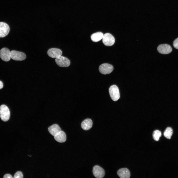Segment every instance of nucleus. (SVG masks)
<instances>
[{"mask_svg":"<svg viewBox=\"0 0 178 178\" xmlns=\"http://www.w3.org/2000/svg\"><path fill=\"white\" fill-rule=\"evenodd\" d=\"M10 111L7 106L2 105L0 106V117L3 121H8L10 118Z\"/></svg>","mask_w":178,"mask_h":178,"instance_id":"f257e3e1","label":"nucleus"},{"mask_svg":"<svg viewBox=\"0 0 178 178\" xmlns=\"http://www.w3.org/2000/svg\"><path fill=\"white\" fill-rule=\"evenodd\" d=\"M109 91L110 97L113 101H116L119 98V92L117 86L115 85L111 86L109 89Z\"/></svg>","mask_w":178,"mask_h":178,"instance_id":"f03ea898","label":"nucleus"},{"mask_svg":"<svg viewBox=\"0 0 178 178\" xmlns=\"http://www.w3.org/2000/svg\"><path fill=\"white\" fill-rule=\"evenodd\" d=\"M103 43L105 45L110 46L113 45L115 42L114 37L111 34L107 33L103 35L102 38Z\"/></svg>","mask_w":178,"mask_h":178,"instance_id":"7ed1b4c3","label":"nucleus"},{"mask_svg":"<svg viewBox=\"0 0 178 178\" xmlns=\"http://www.w3.org/2000/svg\"><path fill=\"white\" fill-rule=\"evenodd\" d=\"M11 58L16 61H22L26 58V55L23 52L13 50L10 51Z\"/></svg>","mask_w":178,"mask_h":178,"instance_id":"20e7f679","label":"nucleus"},{"mask_svg":"<svg viewBox=\"0 0 178 178\" xmlns=\"http://www.w3.org/2000/svg\"><path fill=\"white\" fill-rule=\"evenodd\" d=\"M55 61L57 65L60 67H67L70 64V61L67 58L61 56L56 58Z\"/></svg>","mask_w":178,"mask_h":178,"instance_id":"39448f33","label":"nucleus"},{"mask_svg":"<svg viewBox=\"0 0 178 178\" xmlns=\"http://www.w3.org/2000/svg\"><path fill=\"white\" fill-rule=\"evenodd\" d=\"M113 67L111 65L104 63L100 65L99 67V70L100 72L103 74H109L113 70Z\"/></svg>","mask_w":178,"mask_h":178,"instance_id":"423d86ee","label":"nucleus"},{"mask_svg":"<svg viewBox=\"0 0 178 178\" xmlns=\"http://www.w3.org/2000/svg\"><path fill=\"white\" fill-rule=\"evenodd\" d=\"M10 31L9 25L3 22H0V37L3 38L6 36Z\"/></svg>","mask_w":178,"mask_h":178,"instance_id":"0eeeda50","label":"nucleus"},{"mask_svg":"<svg viewBox=\"0 0 178 178\" xmlns=\"http://www.w3.org/2000/svg\"><path fill=\"white\" fill-rule=\"evenodd\" d=\"M93 173L94 176L97 178H102L105 175V172L104 169L98 165H95L93 167Z\"/></svg>","mask_w":178,"mask_h":178,"instance_id":"6e6552de","label":"nucleus"},{"mask_svg":"<svg viewBox=\"0 0 178 178\" xmlns=\"http://www.w3.org/2000/svg\"><path fill=\"white\" fill-rule=\"evenodd\" d=\"M0 57L5 61H9L11 58L10 52L7 48H3L0 51Z\"/></svg>","mask_w":178,"mask_h":178,"instance_id":"1a4fd4ad","label":"nucleus"},{"mask_svg":"<svg viewBox=\"0 0 178 178\" xmlns=\"http://www.w3.org/2000/svg\"><path fill=\"white\" fill-rule=\"evenodd\" d=\"M157 50L159 53L163 54L169 53L172 50L171 47L167 44H161L159 45L157 48Z\"/></svg>","mask_w":178,"mask_h":178,"instance_id":"9d476101","label":"nucleus"},{"mask_svg":"<svg viewBox=\"0 0 178 178\" xmlns=\"http://www.w3.org/2000/svg\"><path fill=\"white\" fill-rule=\"evenodd\" d=\"M47 53L48 55L51 57L56 58L61 55L62 52L59 49L52 48L48 50Z\"/></svg>","mask_w":178,"mask_h":178,"instance_id":"9b49d317","label":"nucleus"},{"mask_svg":"<svg viewBox=\"0 0 178 178\" xmlns=\"http://www.w3.org/2000/svg\"><path fill=\"white\" fill-rule=\"evenodd\" d=\"M118 176L121 178H129L130 176V173L129 170L126 168L119 169L117 172Z\"/></svg>","mask_w":178,"mask_h":178,"instance_id":"f8f14e48","label":"nucleus"},{"mask_svg":"<svg viewBox=\"0 0 178 178\" xmlns=\"http://www.w3.org/2000/svg\"><path fill=\"white\" fill-rule=\"evenodd\" d=\"M48 130L50 133L54 136L61 131V128L57 124H54L49 127Z\"/></svg>","mask_w":178,"mask_h":178,"instance_id":"ddd939ff","label":"nucleus"},{"mask_svg":"<svg viewBox=\"0 0 178 178\" xmlns=\"http://www.w3.org/2000/svg\"><path fill=\"white\" fill-rule=\"evenodd\" d=\"M54 136L55 140L60 143L65 142L66 139V136L65 133L64 132L62 131Z\"/></svg>","mask_w":178,"mask_h":178,"instance_id":"4468645a","label":"nucleus"},{"mask_svg":"<svg viewBox=\"0 0 178 178\" xmlns=\"http://www.w3.org/2000/svg\"><path fill=\"white\" fill-rule=\"evenodd\" d=\"M92 125V122L90 119H87L82 123L81 126L84 130H87L91 128Z\"/></svg>","mask_w":178,"mask_h":178,"instance_id":"2eb2a0df","label":"nucleus"},{"mask_svg":"<svg viewBox=\"0 0 178 178\" xmlns=\"http://www.w3.org/2000/svg\"><path fill=\"white\" fill-rule=\"evenodd\" d=\"M103 34L101 32H98L94 33L91 36V39L93 42H98L102 39Z\"/></svg>","mask_w":178,"mask_h":178,"instance_id":"dca6fc26","label":"nucleus"},{"mask_svg":"<svg viewBox=\"0 0 178 178\" xmlns=\"http://www.w3.org/2000/svg\"><path fill=\"white\" fill-rule=\"evenodd\" d=\"M173 132L172 128L170 127H168L164 132V135L166 138L170 139L171 138Z\"/></svg>","mask_w":178,"mask_h":178,"instance_id":"f3484780","label":"nucleus"},{"mask_svg":"<svg viewBox=\"0 0 178 178\" xmlns=\"http://www.w3.org/2000/svg\"><path fill=\"white\" fill-rule=\"evenodd\" d=\"M161 135V132L157 130L153 132V138L156 141H158L159 140V137Z\"/></svg>","mask_w":178,"mask_h":178,"instance_id":"a211bd4d","label":"nucleus"},{"mask_svg":"<svg viewBox=\"0 0 178 178\" xmlns=\"http://www.w3.org/2000/svg\"><path fill=\"white\" fill-rule=\"evenodd\" d=\"M23 178V174L22 172L20 171L16 173L14 177V178Z\"/></svg>","mask_w":178,"mask_h":178,"instance_id":"6ab92c4d","label":"nucleus"},{"mask_svg":"<svg viewBox=\"0 0 178 178\" xmlns=\"http://www.w3.org/2000/svg\"><path fill=\"white\" fill-rule=\"evenodd\" d=\"M173 45L175 48L178 49V38L174 41L173 43Z\"/></svg>","mask_w":178,"mask_h":178,"instance_id":"aec40b11","label":"nucleus"},{"mask_svg":"<svg viewBox=\"0 0 178 178\" xmlns=\"http://www.w3.org/2000/svg\"><path fill=\"white\" fill-rule=\"evenodd\" d=\"M4 178H12L13 177L10 174H7L5 175L3 177Z\"/></svg>","mask_w":178,"mask_h":178,"instance_id":"412c9836","label":"nucleus"},{"mask_svg":"<svg viewBox=\"0 0 178 178\" xmlns=\"http://www.w3.org/2000/svg\"><path fill=\"white\" fill-rule=\"evenodd\" d=\"M3 86V84L2 82L0 81V89H2Z\"/></svg>","mask_w":178,"mask_h":178,"instance_id":"4be33fe9","label":"nucleus"}]
</instances>
